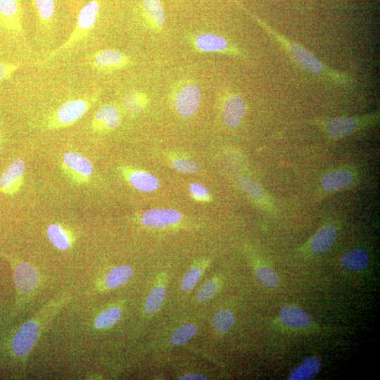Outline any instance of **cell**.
I'll use <instances>...</instances> for the list:
<instances>
[{
  "instance_id": "1",
  "label": "cell",
  "mask_w": 380,
  "mask_h": 380,
  "mask_svg": "<svg viewBox=\"0 0 380 380\" xmlns=\"http://www.w3.org/2000/svg\"><path fill=\"white\" fill-rule=\"evenodd\" d=\"M70 298V294L68 293L57 296L20 326L12 336L10 344L11 353L15 359L25 365L42 333Z\"/></svg>"
},
{
  "instance_id": "2",
  "label": "cell",
  "mask_w": 380,
  "mask_h": 380,
  "mask_svg": "<svg viewBox=\"0 0 380 380\" xmlns=\"http://www.w3.org/2000/svg\"><path fill=\"white\" fill-rule=\"evenodd\" d=\"M12 270L13 282L15 287V302L14 310L19 312L36 294L40 286V276L37 268L31 263L23 261L15 257L1 254Z\"/></svg>"
},
{
  "instance_id": "3",
  "label": "cell",
  "mask_w": 380,
  "mask_h": 380,
  "mask_svg": "<svg viewBox=\"0 0 380 380\" xmlns=\"http://www.w3.org/2000/svg\"><path fill=\"white\" fill-rule=\"evenodd\" d=\"M245 11L279 42L291 58L303 68L315 74L327 75L330 79L336 81L344 82L347 80L346 76L328 68L303 46L281 36L261 20L251 15L248 11Z\"/></svg>"
},
{
  "instance_id": "4",
  "label": "cell",
  "mask_w": 380,
  "mask_h": 380,
  "mask_svg": "<svg viewBox=\"0 0 380 380\" xmlns=\"http://www.w3.org/2000/svg\"><path fill=\"white\" fill-rule=\"evenodd\" d=\"M99 97V91L63 103L44 120L46 129L55 130L69 127L78 122L94 106Z\"/></svg>"
},
{
  "instance_id": "5",
  "label": "cell",
  "mask_w": 380,
  "mask_h": 380,
  "mask_svg": "<svg viewBox=\"0 0 380 380\" xmlns=\"http://www.w3.org/2000/svg\"><path fill=\"white\" fill-rule=\"evenodd\" d=\"M101 11L100 0H89L77 12L74 28L67 39L46 58L50 61L70 50L89 36L95 27Z\"/></svg>"
},
{
  "instance_id": "6",
  "label": "cell",
  "mask_w": 380,
  "mask_h": 380,
  "mask_svg": "<svg viewBox=\"0 0 380 380\" xmlns=\"http://www.w3.org/2000/svg\"><path fill=\"white\" fill-rule=\"evenodd\" d=\"M378 118V113L364 115L336 117L324 121L322 126L330 138L341 139L372 125Z\"/></svg>"
},
{
  "instance_id": "7",
  "label": "cell",
  "mask_w": 380,
  "mask_h": 380,
  "mask_svg": "<svg viewBox=\"0 0 380 380\" xmlns=\"http://www.w3.org/2000/svg\"><path fill=\"white\" fill-rule=\"evenodd\" d=\"M0 32L11 39H23V8L20 0H0Z\"/></svg>"
},
{
  "instance_id": "8",
  "label": "cell",
  "mask_w": 380,
  "mask_h": 380,
  "mask_svg": "<svg viewBox=\"0 0 380 380\" xmlns=\"http://www.w3.org/2000/svg\"><path fill=\"white\" fill-rule=\"evenodd\" d=\"M61 168L65 176L77 185L89 184L94 170L92 162L87 157L73 151L63 155Z\"/></svg>"
},
{
  "instance_id": "9",
  "label": "cell",
  "mask_w": 380,
  "mask_h": 380,
  "mask_svg": "<svg viewBox=\"0 0 380 380\" xmlns=\"http://www.w3.org/2000/svg\"><path fill=\"white\" fill-rule=\"evenodd\" d=\"M357 179L358 173L354 167H338L323 175L320 186L324 194H331L350 189L357 183Z\"/></svg>"
},
{
  "instance_id": "10",
  "label": "cell",
  "mask_w": 380,
  "mask_h": 380,
  "mask_svg": "<svg viewBox=\"0 0 380 380\" xmlns=\"http://www.w3.org/2000/svg\"><path fill=\"white\" fill-rule=\"evenodd\" d=\"M88 64L100 72H110L121 70L131 64L130 58L116 49H102L93 53L88 58Z\"/></svg>"
},
{
  "instance_id": "11",
  "label": "cell",
  "mask_w": 380,
  "mask_h": 380,
  "mask_svg": "<svg viewBox=\"0 0 380 380\" xmlns=\"http://www.w3.org/2000/svg\"><path fill=\"white\" fill-rule=\"evenodd\" d=\"M26 164L24 160L16 158L11 162L0 177V193L13 196L24 184Z\"/></svg>"
},
{
  "instance_id": "12",
  "label": "cell",
  "mask_w": 380,
  "mask_h": 380,
  "mask_svg": "<svg viewBox=\"0 0 380 380\" xmlns=\"http://www.w3.org/2000/svg\"><path fill=\"white\" fill-rule=\"evenodd\" d=\"M201 99V92L198 86L192 83L186 84L175 94V109L181 116L191 117L197 111Z\"/></svg>"
},
{
  "instance_id": "13",
  "label": "cell",
  "mask_w": 380,
  "mask_h": 380,
  "mask_svg": "<svg viewBox=\"0 0 380 380\" xmlns=\"http://www.w3.org/2000/svg\"><path fill=\"white\" fill-rule=\"evenodd\" d=\"M121 120L120 113L116 105L107 103L95 112L91 121V128L94 132H106L117 128Z\"/></svg>"
},
{
  "instance_id": "14",
  "label": "cell",
  "mask_w": 380,
  "mask_h": 380,
  "mask_svg": "<svg viewBox=\"0 0 380 380\" xmlns=\"http://www.w3.org/2000/svg\"><path fill=\"white\" fill-rule=\"evenodd\" d=\"M39 30L44 34H52L56 22L55 0H30Z\"/></svg>"
},
{
  "instance_id": "15",
  "label": "cell",
  "mask_w": 380,
  "mask_h": 380,
  "mask_svg": "<svg viewBox=\"0 0 380 380\" xmlns=\"http://www.w3.org/2000/svg\"><path fill=\"white\" fill-rule=\"evenodd\" d=\"M336 238V226L332 224H325L310 238L307 243V248L312 253H324L333 246Z\"/></svg>"
},
{
  "instance_id": "16",
  "label": "cell",
  "mask_w": 380,
  "mask_h": 380,
  "mask_svg": "<svg viewBox=\"0 0 380 380\" xmlns=\"http://www.w3.org/2000/svg\"><path fill=\"white\" fill-rule=\"evenodd\" d=\"M182 214L174 209L156 208L146 211L141 217V222L151 227H163L179 222Z\"/></svg>"
},
{
  "instance_id": "17",
  "label": "cell",
  "mask_w": 380,
  "mask_h": 380,
  "mask_svg": "<svg viewBox=\"0 0 380 380\" xmlns=\"http://www.w3.org/2000/svg\"><path fill=\"white\" fill-rule=\"evenodd\" d=\"M279 319L284 325L294 329H304L313 325L312 318L294 305H283L279 312Z\"/></svg>"
},
{
  "instance_id": "18",
  "label": "cell",
  "mask_w": 380,
  "mask_h": 380,
  "mask_svg": "<svg viewBox=\"0 0 380 380\" xmlns=\"http://www.w3.org/2000/svg\"><path fill=\"white\" fill-rule=\"evenodd\" d=\"M46 235L51 244L58 250L66 251L76 241L74 232L61 223H51L46 227Z\"/></svg>"
},
{
  "instance_id": "19",
  "label": "cell",
  "mask_w": 380,
  "mask_h": 380,
  "mask_svg": "<svg viewBox=\"0 0 380 380\" xmlns=\"http://www.w3.org/2000/svg\"><path fill=\"white\" fill-rule=\"evenodd\" d=\"M194 44L203 52L236 53L222 36L214 33H201L195 37Z\"/></svg>"
},
{
  "instance_id": "20",
  "label": "cell",
  "mask_w": 380,
  "mask_h": 380,
  "mask_svg": "<svg viewBox=\"0 0 380 380\" xmlns=\"http://www.w3.org/2000/svg\"><path fill=\"white\" fill-rule=\"evenodd\" d=\"M246 112V104L239 95H231L225 101L223 120L229 128H236L240 124Z\"/></svg>"
},
{
  "instance_id": "21",
  "label": "cell",
  "mask_w": 380,
  "mask_h": 380,
  "mask_svg": "<svg viewBox=\"0 0 380 380\" xmlns=\"http://www.w3.org/2000/svg\"><path fill=\"white\" fill-rule=\"evenodd\" d=\"M237 183L243 191L251 198L260 203L269 212L274 211V205L271 196L258 183L246 177L240 178Z\"/></svg>"
},
{
  "instance_id": "22",
  "label": "cell",
  "mask_w": 380,
  "mask_h": 380,
  "mask_svg": "<svg viewBox=\"0 0 380 380\" xmlns=\"http://www.w3.org/2000/svg\"><path fill=\"white\" fill-rule=\"evenodd\" d=\"M133 275V269L129 265H119L110 270L105 275L101 287L114 289L127 282Z\"/></svg>"
},
{
  "instance_id": "23",
  "label": "cell",
  "mask_w": 380,
  "mask_h": 380,
  "mask_svg": "<svg viewBox=\"0 0 380 380\" xmlns=\"http://www.w3.org/2000/svg\"><path fill=\"white\" fill-rule=\"evenodd\" d=\"M321 369L318 357L311 356L305 358L299 366L294 367L289 375V380H309L315 377Z\"/></svg>"
},
{
  "instance_id": "24",
  "label": "cell",
  "mask_w": 380,
  "mask_h": 380,
  "mask_svg": "<svg viewBox=\"0 0 380 380\" xmlns=\"http://www.w3.org/2000/svg\"><path fill=\"white\" fill-rule=\"evenodd\" d=\"M367 252L360 248H354L345 253L340 259L341 265L351 271L365 270L369 264Z\"/></svg>"
},
{
  "instance_id": "25",
  "label": "cell",
  "mask_w": 380,
  "mask_h": 380,
  "mask_svg": "<svg viewBox=\"0 0 380 380\" xmlns=\"http://www.w3.org/2000/svg\"><path fill=\"white\" fill-rule=\"evenodd\" d=\"M146 18L150 25L160 30L165 23V12L160 0H141Z\"/></svg>"
},
{
  "instance_id": "26",
  "label": "cell",
  "mask_w": 380,
  "mask_h": 380,
  "mask_svg": "<svg viewBox=\"0 0 380 380\" xmlns=\"http://www.w3.org/2000/svg\"><path fill=\"white\" fill-rule=\"evenodd\" d=\"M126 177L135 189L141 191H153L158 187L157 178L146 172L140 170L127 172Z\"/></svg>"
},
{
  "instance_id": "27",
  "label": "cell",
  "mask_w": 380,
  "mask_h": 380,
  "mask_svg": "<svg viewBox=\"0 0 380 380\" xmlns=\"http://www.w3.org/2000/svg\"><path fill=\"white\" fill-rule=\"evenodd\" d=\"M147 97L145 94L139 91L128 92L122 99V106L129 115L139 114L145 107Z\"/></svg>"
},
{
  "instance_id": "28",
  "label": "cell",
  "mask_w": 380,
  "mask_h": 380,
  "mask_svg": "<svg viewBox=\"0 0 380 380\" xmlns=\"http://www.w3.org/2000/svg\"><path fill=\"white\" fill-rule=\"evenodd\" d=\"M255 274L259 282L265 287L274 289L279 284L280 279L277 273L266 264L256 262Z\"/></svg>"
},
{
  "instance_id": "29",
  "label": "cell",
  "mask_w": 380,
  "mask_h": 380,
  "mask_svg": "<svg viewBox=\"0 0 380 380\" xmlns=\"http://www.w3.org/2000/svg\"><path fill=\"white\" fill-rule=\"evenodd\" d=\"M122 314L121 308L118 306L110 307L101 312L94 319V327L98 329H108L115 324Z\"/></svg>"
},
{
  "instance_id": "30",
  "label": "cell",
  "mask_w": 380,
  "mask_h": 380,
  "mask_svg": "<svg viewBox=\"0 0 380 380\" xmlns=\"http://www.w3.org/2000/svg\"><path fill=\"white\" fill-rule=\"evenodd\" d=\"M165 296V290L163 286L154 287L146 298L144 306L146 312L151 314L156 312L162 306Z\"/></svg>"
},
{
  "instance_id": "31",
  "label": "cell",
  "mask_w": 380,
  "mask_h": 380,
  "mask_svg": "<svg viewBox=\"0 0 380 380\" xmlns=\"http://www.w3.org/2000/svg\"><path fill=\"white\" fill-rule=\"evenodd\" d=\"M234 315L229 310H222L218 311L213 319L214 327L220 333L228 331L234 323Z\"/></svg>"
},
{
  "instance_id": "32",
  "label": "cell",
  "mask_w": 380,
  "mask_h": 380,
  "mask_svg": "<svg viewBox=\"0 0 380 380\" xmlns=\"http://www.w3.org/2000/svg\"><path fill=\"white\" fill-rule=\"evenodd\" d=\"M197 332V327L192 324H186L178 327L171 336L173 345H182L190 340Z\"/></svg>"
},
{
  "instance_id": "33",
  "label": "cell",
  "mask_w": 380,
  "mask_h": 380,
  "mask_svg": "<svg viewBox=\"0 0 380 380\" xmlns=\"http://www.w3.org/2000/svg\"><path fill=\"white\" fill-rule=\"evenodd\" d=\"M218 291V282L215 279H209L205 281L197 293V300L200 302L206 301L212 298Z\"/></svg>"
},
{
  "instance_id": "34",
  "label": "cell",
  "mask_w": 380,
  "mask_h": 380,
  "mask_svg": "<svg viewBox=\"0 0 380 380\" xmlns=\"http://www.w3.org/2000/svg\"><path fill=\"white\" fill-rule=\"evenodd\" d=\"M202 270L201 268L195 267L191 269L184 277L182 283L181 288L184 291H189L191 290L196 283L198 282Z\"/></svg>"
},
{
  "instance_id": "35",
  "label": "cell",
  "mask_w": 380,
  "mask_h": 380,
  "mask_svg": "<svg viewBox=\"0 0 380 380\" xmlns=\"http://www.w3.org/2000/svg\"><path fill=\"white\" fill-rule=\"evenodd\" d=\"M172 165L174 169L184 173H194L198 170L196 162L186 158L176 159L173 160Z\"/></svg>"
},
{
  "instance_id": "36",
  "label": "cell",
  "mask_w": 380,
  "mask_h": 380,
  "mask_svg": "<svg viewBox=\"0 0 380 380\" xmlns=\"http://www.w3.org/2000/svg\"><path fill=\"white\" fill-rule=\"evenodd\" d=\"M21 65L20 63L0 61V83L10 79Z\"/></svg>"
},
{
  "instance_id": "37",
  "label": "cell",
  "mask_w": 380,
  "mask_h": 380,
  "mask_svg": "<svg viewBox=\"0 0 380 380\" xmlns=\"http://www.w3.org/2000/svg\"><path fill=\"white\" fill-rule=\"evenodd\" d=\"M191 195L198 200H206L209 194L207 189L198 183H192L189 186Z\"/></svg>"
},
{
  "instance_id": "38",
  "label": "cell",
  "mask_w": 380,
  "mask_h": 380,
  "mask_svg": "<svg viewBox=\"0 0 380 380\" xmlns=\"http://www.w3.org/2000/svg\"><path fill=\"white\" fill-rule=\"evenodd\" d=\"M69 2L72 11L77 13L78 11L82 7L83 0H69Z\"/></svg>"
},
{
  "instance_id": "39",
  "label": "cell",
  "mask_w": 380,
  "mask_h": 380,
  "mask_svg": "<svg viewBox=\"0 0 380 380\" xmlns=\"http://www.w3.org/2000/svg\"><path fill=\"white\" fill-rule=\"evenodd\" d=\"M179 379H206V378L203 375L192 373L182 376Z\"/></svg>"
},
{
  "instance_id": "40",
  "label": "cell",
  "mask_w": 380,
  "mask_h": 380,
  "mask_svg": "<svg viewBox=\"0 0 380 380\" xmlns=\"http://www.w3.org/2000/svg\"><path fill=\"white\" fill-rule=\"evenodd\" d=\"M0 142H1V129H0Z\"/></svg>"
}]
</instances>
